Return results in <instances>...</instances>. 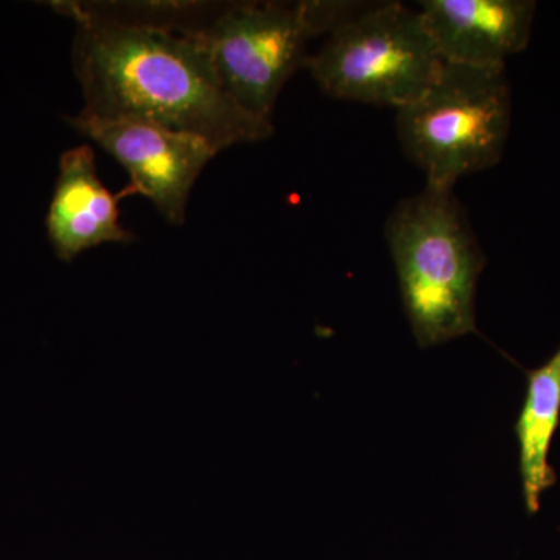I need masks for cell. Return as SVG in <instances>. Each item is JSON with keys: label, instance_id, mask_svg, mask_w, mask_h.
<instances>
[{"label": "cell", "instance_id": "1", "mask_svg": "<svg viewBox=\"0 0 560 560\" xmlns=\"http://www.w3.org/2000/svg\"><path fill=\"white\" fill-rule=\"evenodd\" d=\"M72 65L84 97L80 114L91 119L186 132L219 153L275 131L224 92L195 33L77 22Z\"/></svg>", "mask_w": 560, "mask_h": 560}, {"label": "cell", "instance_id": "3", "mask_svg": "<svg viewBox=\"0 0 560 560\" xmlns=\"http://www.w3.org/2000/svg\"><path fill=\"white\" fill-rule=\"evenodd\" d=\"M396 110L405 156L429 186L453 189L503 158L512 116L506 70L444 62L429 90Z\"/></svg>", "mask_w": 560, "mask_h": 560}, {"label": "cell", "instance_id": "10", "mask_svg": "<svg viewBox=\"0 0 560 560\" xmlns=\"http://www.w3.org/2000/svg\"><path fill=\"white\" fill-rule=\"evenodd\" d=\"M75 22H102L119 27L189 35L219 20L231 2H51Z\"/></svg>", "mask_w": 560, "mask_h": 560}, {"label": "cell", "instance_id": "2", "mask_svg": "<svg viewBox=\"0 0 560 560\" xmlns=\"http://www.w3.org/2000/svg\"><path fill=\"white\" fill-rule=\"evenodd\" d=\"M385 238L419 348L478 334L475 300L486 257L455 191L425 184L404 198L386 219Z\"/></svg>", "mask_w": 560, "mask_h": 560}, {"label": "cell", "instance_id": "8", "mask_svg": "<svg viewBox=\"0 0 560 560\" xmlns=\"http://www.w3.org/2000/svg\"><path fill=\"white\" fill-rule=\"evenodd\" d=\"M125 195H131L127 187L113 195L103 186L90 145L65 151L46 221L58 259L72 261L106 243L135 242L136 235L119 223L117 202Z\"/></svg>", "mask_w": 560, "mask_h": 560}, {"label": "cell", "instance_id": "6", "mask_svg": "<svg viewBox=\"0 0 560 560\" xmlns=\"http://www.w3.org/2000/svg\"><path fill=\"white\" fill-rule=\"evenodd\" d=\"M66 120L127 168L131 195L149 198L171 224L186 221L191 187L219 154L210 143L139 121L98 120L81 114Z\"/></svg>", "mask_w": 560, "mask_h": 560}, {"label": "cell", "instance_id": "9", "mask_svg": "<svg viewBox=\"0 0 560 560\" xmlns=\"http://www.w3.org/2000/svg\"><path fill=\"white\" fill-rule=\"evenodd\" d=\"M525 401L515 436L521 447V475L526 511L537 514L540 497L556 485L548 456L560 423V348L544 366L526 371Z\"/></svg>", "mask_w": 560, "mask_h": 560}, {"label": "cell", "instance_id": "4", "mask_svg": "<svg viewBox=\"0 0 560 560\" xmlns=\"http://www.w3.org/2000/svg\"><path fill=\"white\" fill-rule=\"evenodd\" d=\"M442 66L422 14L400 2L370 3L305 61L324 94L396 109L429 90Z\"/></svg>", "mask_w": 560, "mask_h": 560}, {"label": "cell", "instance_id": "7", "mask_svg": "<svg viewBox=\"0 0 560 560\" xmlns=\"http://www.w3.org/2000/svg\"><path fill=\"white\" fill-rule=\"evenodd\" d=\"M420 14L442 61L506 68L528 47L537 3L533 0H422Z\"/></svg>", "mask_w": 560, "mask_h": 560}, {"label": "cell", "instance_id": "5", "mask_svg": "<svg viewBox=\"0 0 560 560\" xmlns=\"http://www.w3.org/2000/svg\"><path fill=\"white\" fill-rule=\"evenodd\" d=\"M224 92L243 109L270 120L280 91L305 68L313 38L302 2H231L195 33Z\"/></svg>", "mask_w": 560, "mask_h": 560}]
</instances>
